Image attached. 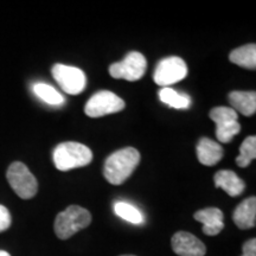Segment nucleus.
<instances>
[{
	"instance_id": "nucleus-1",
	"label": "nucleus",
	"mask_w": 256,
	"mask_h": 256,
	"mask_svg": "<svg viewBox=\"0 0 256 256\" xmlns=\"http://www.w3.org/2000/svg\"><path fill=\"white\" fill-rule=\"evenodd\" d=\"M140 162V153L134 147H124L108 156L104 162V178L113 185L124 183Z\"/></svg>"
},
{
	"instance_id": "nucleus-2",
	"label": "nucleus",
	"mask_w": 256,
	"mask_h": 256,
	"mask_svg": "<svg viewBox=\"0 0 256 256\" xmlns=\"http://www.w3.org/2000/svg\"><path fill=\"white\" fill-rule=\"evenodd\" d=\"M54 162L60 171L83 168L90 164L92 152L90 148L80 142H62L54 151Z\"/></svg>"
},
{
	"instance_id": "nucleus-3",
	"label": "nucleus",
	"mask_w": 256,
	"mask_h": 256,
	"mask_svg": "<svg viewBox=\"0 0 256 256\" xmlns=\"http://www.w3.org/2000/svg\"><path fill=\"white\" fill-rule=\"evenodd\" d=\"M92 222L90 212L84 208L70 206L60 212L55 220V232L60 240H68Z\"/></svg>"
},
{
	"instance_id": "nucleus-4",
	"label": "nucleus",
	"mask_w": 256,
	"mask_h": 256,
	"mask_svg": "<svg viewBox=\"0 0 256 256\" xmlns=\"http://www.w3.org/2000/svg\"><path fill=\"white\" fill-rule=\"evenodd\" d=\"M8 180L14 191L23 200L34 197L38 190V183L34 176L23 162H12L6 174Z\"/></svg>"
},
{
	"instance_id": "nucleus-5",
	"label": "nucleus",
	"mask_w": 256,
	"mask_h": 256,
	"mask_svg": "<svg viewBox=\"0 0 256 256\" xmlns=\"http://www.w3.org/2000/svg\"><path fill=\"white\" fill-rule=\"evenodd\" d=\"M147 62L145 56L138 51H132L121 62L113 63L110 66V74L114 78H122L126 81H138L145 75Z\"/></svg>"
},
{
	"instance_id": "nucleus-6",
	"label": "nucleus",
	"mask_w": 256,
	"mask_h": 256,
	"mask_svg": "<svg viewBox=\"0 0 256 256\" xmlns=\"http://www.w3.org/2000/svg\"><path fill=\"white\" fill-rule=\"evenodd\" d=\"M186 76L188 66L184 60L177 56H171L160 60L154 70L153 78H154L156 84L166 88L182 81Z\"/></svg>"
},
{
	"instance_id": "nucleus-7",
	"label": "nucleus",
	"mask_w": 256,
	"mask_h": 256,
	"mask_svg": "<svg viewBox=\"0 0 256 256\" xmlns=\"http://www.w3.org/2000/svg\"><path fill=\"white\" fill-rule=\"evenodd\" d=\"M124 108V101L110 90L98 92L89 98L84 112L90 118H101L104 115L118 113Z\"/></svg>"
},
{
	"instance_id": "nucleus-8",
	"label": "nucleus",
	"mask_w": 256,
	"mask_h": 256,
	"mask_svg": "<svg viewBox=\"0 0 256 256\" xmlns=\"http://www.w3.org/2000/svg\"><path fill=\"white\" fill-rule=\"evenodd\" d=\"M52 76L55 78L60 87L66 94L78 95L83 92L86 87V75L81 69L75 66L55 64L52 68Z\"/></svg>"
},
{
	"instance_id": "nucleus-9",
	"label": "nucleus",
	"mask_w": 256,
	"mask_h": 256,
	"mask_svg": "<svg viewBox=\"0 0 256 256\" xmlns=\"http://www.w3.org/2000/svg\"><path fill=\"white\" fill-rule=\"evenodd\" d=\"M171 244L174 252L179 256H204L206 252L204 243L188 232H176Z\"/></svg>"
},
{
	"instance_id": "nucleus-10",
	"label": "nucleus",
	"mask_w": 256,
	"mask_h": 256,
	"mask_svg": "<svg viewBox=\"0 0 256 256\" xmlns=\"http://www.w3.org/2000/svg\"><path fill=\"white\" fill-rule=\"evenodd\" d=\"M194 218L203 224V232L208 236H216L224 228L223 212L217 208H208L197 211Z\"/></svg>"
},
{
	"instance_id": "nucleus-11",
	"label": "nucleus",
	"mask_w": 256,
	"mask_h": 256,
	"mask_svg": "<svg viewBox=\"0 0 256 256\" xmlns=\"http://www.w3.org/2000/svg\"><path fill=\"white\" fill-rule=\"evenodd\" d=\"M232 220L240 229L254 228L256 222V198H247L238 204L234 211Z\"/></svg>"
},
{
	"instance_id": "nucleus-12",
	"label": "nucleus",
	"mask_w": 256,
	"mask_h": 256,
	"mask_svg": "<svg viewBox=\"0 0 256 256\" xmlns=\"http://www.w3.org/2000/svg\"><path fill=\"white\" fill-rule=\"evenodd\" d=\"M197 156L200 164L214 166L223 158V148L218 142L209 138H202L197 145Z\"/></svg>"
},
{
	"instance_id": "nucleus-13",
	"label": "nucleus",
	"mask_w": 256,
	"mask_h": 256,
	"mask_svg": "<svg viewBox=\"0 0 256 256\" xmlns=\"http://www.w3.org/2000/svg\"><path fill=\"white\" fill-rule=\"evenodd\" d=\"M216 188H222L232 197H238L244 191V182L235 172L229 170L218 171L214 177Z\"/></svg>"
},
{
	"instance_id": "nucleus-14",
	"label": "nucleus",
	"mask_w": 256,
	"mask_h": 256,
	"mask_svg": "<svg viewBox=\"0 0 256 256\" xmlns=\"http://www.w3.org/2000/svg\"><path fill=\"white\" fill-rule=\"evenodd\" d=\"M229 104L234 110H238L244 116H252L256 112L255 92H232L229 94Z\"/></svg>"
},
{
	"instance_id": "nucleus-15",
	"label": "nucleus",
	"mask_w": 256,
	"mask_h": 256,
	"mask_svg": "<svg viewBox=\"0 0 256 256\" xmlns=\"http://www.w3.org/2000/svg\"><path fill=\"white\" fill-rule=\"evenodd\" d=\"M230 62L246 69L256 68V46L247 44L232 50L229 55Z\"/></svg>"
},
{
	"instance_id": "nucleus-16",
	"label": "nucleus",
	"mask_w": 256,
	"mask_h": 256,
	"mask_svg": "<svg viewBox=\"0 0 256 256\" xmlns=\"http://www.w3.org/2000/svg\"><path fill=\"white\" fill-rule=\"evenodd\" d=\"M159 98L162 102L168 104L170 107L176 108V110H186L191 104L190 98L186 94H180L168 87L162 88L159 92Z\"/></svg>"
},
{
	"instance_id": "nucleus-17",
	"label": "nucleus",
	"mask_w": 256,
	"mask_h": 256,
	"mask_svg": "<svg viewBox=\"0 0 256 256\" xmlns=\"http://www.w3.org/2000/svg\"><path fill=\"white\" fill-rule=\"evenodd\" d=\"M256 158V136H250L244 139L240 146V154L236 158V164L240 168H247Z\"/></svg>"
},
{
	"instance_id": "nucleus-18",
	"label": "nucleus",
	"mask_w": 256,
	"mask_h": 256,
	"mask_svg": "<svg viewBox=\"0 0 256 256\" xmlns=\"http://www.w3.org/2000/svg\"><path fill=\"white\" fill-rule=\"evenodd\" d=\"M115 214L121 218L133 224H142L144 222V216L139 209L133 206L132 204L126 202H116L114 206Z\"/></svg>"
},
{
	"instance_id": "nucleus-19",
	"label": "nucleus",
	"mask_w": 256,
	"mask_h": 256,
	"mask_svg": "<svg viewBox=\"0 0 256 256\" xmlns=\"http://www.w3.org/2000/svg\"><path fill=\"white\" fill-rule=\"evenodd\" d=\"M34 92L40 100L49 104L60 106L64 102L63 96L55 88H52L49 84H46V83H36L34 86Z\"/></svg>"
},
{
	"instance_id": "nucleus-20",
	"label": "nucleus",
	"mask_w": 256,
	"mask_h": 256,
	"mask_svg": "<svg viewBox=\"0 0 256 256\" xmlns=\"http://www.w3.org/2000/svg\"><path fill=\"white\" fill-rule=\"evenodd\" d=\"M241 130V124L238 121H232V122H226L217 124L216 128V138L220 142L228 144L232 140V138Z\"/></svg>"
},
{
	"instance_id": "nucleus-21",
	"label": "nucleus",
	"mask_w": 256,
	"mask_h": 256,
	"mask_svg": "<svg viewBox=\"0 0 256 256\" xmlns=\"http://www.w3.org/2000/svg\"><path fill=\"white\" fill-rule=\"evenodd\" d=\"M210 119L217 124L232 122V121H238V113L229 107H216L212 108L210 112Z\"/></svg>"
},
{
	"instance_id": "nucleus-22",
	"label": "nucleus",
	"mask_w": 256,
	"mask_h": 256,
	"mask_svg": "<svg viewBox=\"0 0 256 256\" xmlns=\"http://www.w3.org/2000/svg\"><path fill=\"white\" fill-rule=\"evenodd\" d=\"M11 214H10L8 208L0 206V232L8 229L10 226H11Z\"/></svg>"
},
{
	"instance_id": "nucleus-23",
	"label": "nucleus",
	"mask_w": 256,
	"mask_h": 256,
	"mask_svg": "<svg viewBox=\"0 0 256 256\" xmlns=\"http://www.w3.org/2000/svg\"><path fill=\"white\" fill-rule=\"evenodd\" d=\"M242 256H256V240L252 238L243 244Z\"/></svg>"
},
{
	"instance_id": "nucleus-24",
	"label": "nucleus",
	"mask_w": 256,
	"mask_h": 256,
	"mask_svg": "<svg viewBox=\"0 0 256 256\" xmlns=\"http://www.w3.org/2000/svg\"><path fill=\"white\" fill-rule=\"evenodd\" d=\"M0 256H11V255H10L8 252H4V250H0Z\"/></svg>"
},
{
	"instance_id": "nucleus-25",
	"label": "nucleus",
	"mask_w": 256,
	"mask_h": 256,
	"mask_svg": "<svg viewBox=\"0 0 256 256\" xmlns=\"http://www.w3.org/2000/svg\"><path fill=\"white\" fill-rule=\"evenodd\" d=\"M121 256H134V255H121Z\"/></svg>"
}]
</instances>
